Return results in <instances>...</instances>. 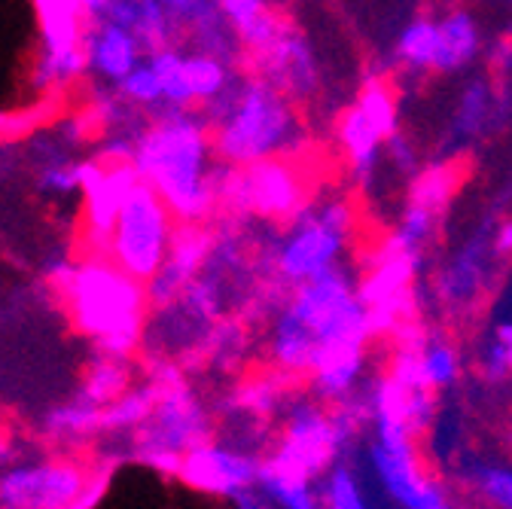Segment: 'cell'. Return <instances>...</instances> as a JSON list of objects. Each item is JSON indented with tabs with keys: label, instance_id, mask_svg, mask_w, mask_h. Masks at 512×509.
<instances>
[{
	"label": "cell",
	"instance_id": "obj_21",
	"mask_svg": "<svg viewBox=\"0 0 512 509\" xmlns=\"http://www.w3.org/2000/svg\"><path fill=\"white\" fill-rule=\"evenodd\" d=\"M217 10L229 34L235 37L238 49L247 52V58L260 52L284 22L269 0H217Z\"/></svg>",
	"mask_w": 512,
	"mask_h": 509
},
{
	"label": "cell",
	"instance_id": "obj_10",
	"mask_svg": "<svg viewBox=\"0 0 512 509\" xmlns=\"http://www.w3.org/2000/svg\"><path fill=\"white\" fill-rule=\"evenodd\" d=\"M400 135V104L388 80H369L336 122V141L354 183L369 186Z\"/></svg>",
	"mask_w": 512,
	"mask_h": 509
},
{
	"label": "cell",
	"instance_id": "obj_8",
	"mask_svg": "<svg viewBox=\"0 0 512 509\" xmlns=\"http://www.w3.org/2000/svg\"><path fill=\"white\" fill-rule=\"evenodd\" d=\"M177 229H180L177 214L138 174L122 208L116 211V220L104 244V257H110L119 269L147 284L165 263Z\"/></svg>",
	"mask_w": 512,
	"mask_h": 509
},
{
	"label": "cell",
	"instance_id": "obj_6",
	"mask_svg": "<svg viewBox=\"0 0 512 509\" xmlns=\"http://www.w3.org/2000/svg\"><path fill=\"white\" fill-rule=\"evenodd\" d=\"M156 381L159 397L147 421L132 433V449L147 470L174 476L180 458L214 436V415L171 366L156 372Z\"/></svg>",
	"mask_w": 512,
	"mask_h": 509
},
{
	"label": "cell",
	"instance_id": "obj_22",
	"mask_svg": "<svg viewBox=\"0 0 512 509\" xmlns=\"http://www.w3.org/2000/svg\"><path fill=\"white\" fill-rule=\"evenodd\" d=\"M138 381L135 360L125 354H110V351H95L92 360L83 366L77 378V397L107 406L119 394H125Z\"/></svg>",
	"mask_w": 512,
	"mask_h": 509
},
{
	"label": "cell",
	"instance_id": "obj_3",
	"mask_svg": "<svg viewBox=\"0 0 512 509\" xmlns=\"http://www.w3.org/2000/svg\"><path fill=\"white\" fill-rule=\"evenodd\" d=\"M220 165H250L275 156H299L305 122L299 104L263 74L235 77L232 86L202 110Z\"/></svg>",
	"mask_w": 512,
	"mask_h": 509
},
{
	"label": "cell",
	"instance_id": "obj_5",
	"mask_svg": "<svg viewBox=\"0 0 512 509\" xmlns=\"http://www.w3.org/2000/svg\"><path fill=\"white\" fill-rule=\"evenodd\" d=\"M314 196L311 171L299 156H275L250 165H220L217 214L284 226Z\"/></svg>",
	"mask_w": 512,
	"mask_h": 509
},
{
	"label": "cell",
	"instance_id": "obj_20",
	"mask_svg": "<svg viewBox=\"0 0 512 509\" xmlns=\"http://www.w3.org/2000/svg\"><path fill=\"white\" fill-rule=\"evenodd\" d=\"M372 482L357 458V449L333 461L317 479V500L324 509H369L378 506Z\"/></svg>",
	"mask_w": 512,
	"mask_h": 509
},
{
	"label": "cell",
	"instance_id": "obj_24",
	"mask_svg": "<svg viewBox=\"0 0 512 509\" xmlns=\"http://www.w3.org/2000/svg\"><path fill=\"white\" fill-rule=\"evenodd\" d=\"M156 397H159L156 375L144 378V381H135V385L128 388L125 394H119L113 403L104 406L101 433H107V436H132L147 421V415L153 412Z\"/></svg>",
	"mask_w": 512,
	"mask_h": 509
},
{
	"label": "cell",
	"instance_id": "obj_12",
	"mask_svg": "<svg viewBox=\"0 0 512 509\" xmlns=\"http://www.w3.org/2000/svg\"><path fill=\"white\" fill-rule=\"evenodd\" d=\"M494 260H497L494 229L485 223L455 250V257L448 260L442 266V272L436 275V281H433L436 302H442L445 308H455V311H464L467 305L479 302V296L488 287Z\"/></svg>",
	"mask_w": 512,
	"mask_h": 509
},
{
	"label": "cell",
	"instance_id": "obj_2",
	"mask_svg": "<svg viewBox=\"0 0 512 509\" xmlns=\"http://www.w3.org/2000/svg\"><path fill=\"white\" fill-rule=\"evenodd\" d=\"M52 281L74 330L95 351L135 357L147 345L153 314L147 284L119 269L110 257L89 250V257L58 269Z\"/></svg>",
	"mask_w": 512,
	"mask_h": 509
},
{
	"label": "cell",
	"instance_id": "obj_17",
	"mask_svg": "<svg viewBox=\"0 0 512 509\" xmlns=\"http://www.w3.org/2000/svg\"><path fill=\"white\" fill-rule=\"evenodd\" d=\"M494 110H497V95L488 77L476 74L464 83V89L458 92V101L452 107V116H448V129H445V156H461L467 147H473L479 138L488 135L491 122H494Z\"/></svg>",
	"mask_w": 512,
	"mask_h": 509
},
{
	"label": "cell",
	"instance_id": "obj_18",
	"mask_svg": "<svg viewBox=\"0 0 512 509\" xmlns=\"http://www.w3.org/2000/svg\"><path fill=\"white\" fill-rule=\"evenodd\" d=\"M452 485L458 494H467L464 503L494 506V509H512V461L506 458H485L473 452L458 455V473L452 476Z\"/></svg>",
	"mask_w": 512,
	"mask_h": 509
},
{
	"label": "cell",
	"instance_id": "obj_25",
	"mask_svg": "<svg viewBox=\"0 0 512 509\" xmlns=\"http://www.w3.org/2000/svg\"><path fill=\"white\" fill-rule=\"evenodd\" d=\"M150 61V68L159 77L162 86V110H196V101H192V89H189V74H186V49L180 46H159L150 49L144 55Z\"/></svg>",
	"mask_w": 512,
	"mask_h": 509
},
{
	"label": "cell",
	"instance_id": "obj_19",
	"mask_svg": "<svg viewBox=\"0 0 512 509\" xmlns=\"http://www.w3.org/2000/svg\"><path fill=\"white\" fill-rule=\"evenodd\" d=\"M256 488L266 503V509H317V479L308 473L284 464L281 458L263 452L260 458V476H256Z\"/></svg>",
	"mask_w": 512,
	"mask_h": 509
},
{
	"label": "cell",
	"instance_id": "obj_4",
	"mask_svg": "<svg viewBox=\"0 0 512 509\" xmlns=\"http://www.w3.org/2000/svg\"><path fill=\"white\" fill-rule=\"evenodd\" d=\"M354 229L357 217L345 193H339V189L320 196L314 193L293 220L278 226L269 244V284L284 293L296 284L351 263Z\"/></svg>",
	"mask_w": 512,
	"mask_h": 509
},
{
	"label": "cell",
	"instance_id": "obj_13",
	"mask_svg": "<svg viewBox=\"0 0 512 509\" xmlns=\"http://www.w3.org/2000/svg\"><path fill=\"white\" fill-rule=\"evenodd\" d=\"M214 238L217 235L208 223H180L165 263L147 281V293H150L153 308L171 305L192 281L199 278V272L205 269V263L211 257Z\"/></svg>",
	"mask_w": 512,
	"mask_h": 509
},
{
	"label": "cell",
	"instance_id": "obj_7",
	"mask_svg": "<svg viewBox=\"0 0 512 509\" xmlns=\"http://www.w3.org/2000/svg\"><path fill=\"white\" fill-rule=\"evenodd\" d=\"M107 488V473L74 455L25 458L0 467V509H80L95 506Z\"/></svg>",
	"mask_w": 512,
	"mask_h": 509
},
{
	"label": "cell",
	"instance_id": "obj_27",
	"mask_svg": "<svg viewBox=\"0 0 512 509\" xmlns=\"http://www.w3.org/2000/svg\"><path fill=\"white\" fill-rule=\"evenodd\" d=\"M95 162H77V159H52L49 165H43L40 171V189L46 196L55 199H71V196H83V186L92 174Z\"/></svg>",
	"mask_w": 512,
	"mask_h": 509
},
{
	"label": "cell",
	"instance_id": "obj_14",
	"mask_svg": "<svg viewBox=\"0 0 512 509\" xmlns=\"http://www.w3.org/2000/svg\"><path fill=\"white\" fill-rule=\"evenodd\" d=\"M135 180H138V171L132 162L104 159L92 165V174L83 186V226H86V241L92 253H104L116 211L122 208Z\"/></svg>",
	"mask_w": 512,
	"mask_h": 509
},
{
	"label": "cell",
	"instance_id": "obj_1",
	"mask_svg": "<svg viewBox=\"0 0 512 509\" xmlns=\"http://www.w3.org/2000/svg\"><path fill=\"white\" fill-rule=\"evenodd\" d=\"M180 223H208L217 214L220 159L202 110H156L135 135L132 159Z\"/></svg>",
	"mask_w": 512,
	"mask_h": 509
},
{
	"label": "cell",
	"instance_id": "obj_11",
	"mask_svg": "<svg viewBox=\"0 0 512 509\" xmlns=\"http://www.w3.org/2000/svg\"><path fill=\"white\" fill-rule=\"evenodd\" d=\"M250 68L256 74H263L269 83H275L296 104H308L320 89L317 55L308 37L287 22H281L275 37L260 52L250 55Z\"/></svg>",
	"mask_w": 512,
	"mask_h": 509
},
{
	"label": "cell",
	"instance_id": "obj_28",
	"mask_svg": "<svg viewBox=\"0 0 512 509\" xmlns=\"http://www.w3.org/2000/svg\"><path fill=\"white\" fill-rule=\"evenodd\" d=\"M494 253H497V260L512 257V214L506 220H500L494 229Z\"/></svg>",
	"mask_w": 512,
	"mask_h": 509
},
{
	"label": "cell",
	"instance_id": "obj_26",
	"mask_svg": "<svg viewBox=\"0 0 512 509\" xmlns=\"http://www.w3.org/2000/svg\"><path fill=\"white\" fill-rule=\"evenodd\" d=\"M433 37H436V16L409 19L394 43L397 65L409 74L430 77L433 74Z\"/></svg>",
	"mask_w": 512,
	"mask_h": 509
},
{
	"label": "cell",
	"instance_id": "obj_16",
	"mask_svg": "<svg viewBox=\"0 0 512 509\" xmlns=\"http://www.w3.org/2000/svg\"><path fill=\"white\" fill-rule=\"evenodd\" d=\"M485 37L479 19L464 10H445L436 16V37H433V77H455L476 65L482 55Z\"/></svg>",
	"mask_w": 512,
	"mask_h": 509
},
{
	"label": "cell",
	"instance_id": "obj_15",
	"mask_svg": "<svg viewBox=\"0 0 512 509\" xmlns=\"http://www.w3.org/2000/svg\"><path fill=\"white\" fill-rule=\"evenodd\" d=\"M83 43H86V71L104 86H119L141 65L147 52L132 28H125L107 16L86 22Z\"/></svg>",
	"mask_w": 512,
	"mask_h": 509
},
{
	"label": "cell",
	"instance_id": "obj_23",
	"mask_svg": "<svg viewBox=\"0 0 512 509\" xmlns=\"http://www.w3.org/2000/svg\"><path fill=\"white\" fill-rule=\"evenodd\" d=\"M101 418H104V406L74 397L68 403L52 406L40 418V430L46 439H52L58 445H80L101 433Z\"/></svg>",
	"mask_w": 512,
	"mask_h": 509
},
{
	"label": "cell",
	"instance_id": "obj_9",
	"mask_svg": "<svg viewBox=\"0 0 512 509\" xmlns=\"http://www.w3.org/2000/svg\"><path fill=\"white\" fill-rule=\"evenodd\" d=\"M260 458L263 452L232 436L214 433L180 458L174 479L192 494L214 497L238 509H266L260 488H256Z\"/></svg>",
	"mask_w": 512,
	"mask_h": 509
}]
</instances>
